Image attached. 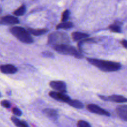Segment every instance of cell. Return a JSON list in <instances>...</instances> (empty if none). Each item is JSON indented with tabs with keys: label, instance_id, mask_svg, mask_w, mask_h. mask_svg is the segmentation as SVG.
Segmentation results:
<instances>
[{
	"label": "cell",
	"instance_id": "6da1fadb",
	"mask_svg": "<svg viewBox=\"0 0 127 127\" xmlns=\"http://www.w3.org/2000/svg\"><path fill=\"white\" fill-rule=\"evenodd\" d=\"M87 61H88L89 63L104 72L117 71L122 68V64L118 62L93 58H88Z\"/></svg>",
	"mask_w": 127,
	"mask_h": 127
},
{
	"label": "cell",
	"instance_id": "7a4b0ae2",
	"mask_svg": "<svg viewBox=\"0 0 127 127\" xmlns=\"http://www.w3.org/2000/svg\"><path fill=\"white\" fill-rule=\"evenodd\" d=\"M10 32L17 38L21 42L27 44H31L33 43V40L32 36L27 29L22 27L19 26H14L11 27L9 29Z\"/></svg>",
	"mask_w": 127,
	"mask_h": 127
},
{
	"label": "cell",
	"instance_id": "3957f363",
	"mask_svg": "<svg viewBox=\"0 0 127 127\" xmlns=\"http://www.w3.org/2000/svg\"><path fill=\"white\" fill-rule=\"evenodd\" d=\"M69 36L64 32H55L48 36V44L52 47L58 45L69 44Z\"/></svg>",
	"mask_w": 127,
	"mask_h": 127
},
{
	"label": "cell",
	"instance_id": "277c9868",
	"mask_svg": "<svg viewBox=\"0 0 127 127\" xmlns=\"http://www.w3.org/2000/svg\"><path fill=\"white\" fill-rule=\"evenodd\" d=\"M53 50L60 54L65 55L73 56L76 58H81L83 55L81 52H78L74 47L69 45V44H61L53 46Z\"/></svg>",
	"mask_w": 127,
	"mask_h": 127
},
{
	"label": "cell",
	"instance_id": "5b68a950",
	"mask_svg": "<svg viewBox=\"0 0 127 127\" xmlns=\"http://www.w3.org/2000/svg\"><path fill=\"white\" fill-rule=\"evenodd\" d=\"M87 109H88V110L89 112H91V113H93V114H95L100 115H104V116L107 117L110 116V114L109 112L107 111L105 109L101 108L99 105H95V104H89L87 106Z\"/></svg>",
	"mask_w": 127,
	"mask_h": 127
},
{
	"label": "cell",
	"instance_id": "8992f818",
	"mask_svg": "<svg viewBox=\"0 0 127 127\" xmlns=\"http://www.w3.org/2000/svg\"><path fill=\"white\" fill-rule=\"evenodd\" d=\"M99 97L104 101L112 102L115 103H125L127 102V99L123 95H112L110 96H105V95H99Z\"/></svg>",
	"mask_w": 127,
	"mask_h": 127
},
{
	"label": "cell",
	"instance_id": "52a82bcc",
	"mask_svg": "<svg viewBox=\"0 0 127 127\" xmlns=\"http://www.w3.org/2000/svg\"><path fill=\"white\" fill-rule=\"evenodd\" d=\"M50 86L56 91L66 93L67 91L66 84L62 81H52L49 84Z\"/></svg>",
	"mask_w": 127,
	"mask_h": 127
},
{
	"label": "cell",
	"instance_id": "ba28073f",
	"mask_svg": "<svg viewBox=\"0 0 127 127\" xmlns=\"http://www.w3.org/2000/svg\"><path fill=\"white\" fill-rule=\"evenodd\" d=\"M49 95L53 99L58 101L66 103L70 99L68 95L65 94V93H60L58 91H51L50 92Z\"/></svg>",
	"mask_w": 127,
	"mask_h": 127
},
{
	"label": "cell",
	"instance_id": "9c48e42d",
	"mask_svg": "<svg viewBox=\"0 0 127 127\" xmlns=\"http://www.w3.org/2000/svg\"><path fill=\"white\" fill-rule=\"evenodd\" d=\"M19 23V20L11 15H7L0 18V24L1 25H16Z\"/></svg>",
	"mask_w": 127,
	"mask_h": 127
},
{
	"label": "cell",
	"instance_id": "30bf717a",
	"mask_svg": "<svg viewBox=\"0 0 127 127\" xmlns=\"http://www.w3.org/2000/svg\"><path fill=\"white\" fill-rule=\"evenodd\" d=\"M0 71L3 74H12L17 73V68L11 64H2L0 66Z\"/></svg>",
	"mask_w": 127,
	"mask_h": 127
},
{
	"label": "cell",
	"instance_id": "8fae6325",
	"mask_svg": "<svg viewBox=\"0 0 127 127\" xmlns=\"http://www.w3.org/2000/svg\"><path fill=\"white\" fill-rule=\"evenodd\" d=\"M117 114L119 117L125 122H127V105H120L116 109Z\"/></svg>",
	"mask_w": 127,
	"mask_h": 127
},
{
	"label": "cell",
	"instance_id": "7c38bea8",
	"mask_svg": "<svg viewBox=\"0 0 127 127\" xmlns=\"http://www.w3.org/2000/svg\"><path fill=\"white\" fill-rule=\"evenodd\" d=\"M43 113L47 117L56 120L58 119V112L53 109H45L43 110Z\"/></svg>",
	"mask_w": 127,
	"mask_h": 127
},
{
	"label": "cell",
	"instance_id": "4fadbf2b",
	"mask_svg": "<svg viewBox=\"0 0 127 127\" xmlns=\"http://www.w3.org/2000/svg\"><path fill=\"white\" fill-rule=\"evenodd\" d=\"M89 37V35L88 33H83L80 32H74L72 33V38L74 41H79L81 40L84 39Z\"/></svg>",
	"mask_w": 127,
	"mask_h": 127
},
{
	"label": "cell",
	"instance_id": "5bb4252c",
	"mask_svg": "<svg viewBox=\"0 0 127 127\" xmlns=\"http://www.w3.org/2000/svg\"><path fill=\"white\" fill-rule=\"evenodd\" d=\"M27 30L29 32L30 34H32L34 36L42 35L45 34L48 32V30L43 29H33L28 28Z\"/></svg>",
	"mask_w": 127,
	"mask_h": 127
},
{
	"label": "cell",
	"instance_id": "9a60e30c",
	"mask_svg": "<svg viewBox=\"0 0 127 127\" xmlns=\"http://www.w3.org/2000/svg\"><path fill=\"white\" fill-rule=\"evenodd\" d=\"M67 104H69L70 106L76 108V109H81L84 108V104L81 102V101L78 100H72V99H69L68 102Z\"/></svg>",
	"mask_w": 127,
	"mask_h": 127
},
{
	"label": "cell",
	"instance_id": "2e32d148",
	"mask_svg": "<svg viewBox=\"0 0 127 127\" xmlns=\"http://www.w3.org/2000/svg\"><path fill=\"white\" fill-rule=\"evenodd\" d=\"M74 26L73 24L71 22H62V23L59 24L57 26L56 28L57 29H69Z\"/></svg>",
	"mask_w": 127,
	"mask_h": 127
},
{
	"label": "cell",
	"instance_id": "e0dca14e",
	"mask_svg": "<svg viewBox=\"0 0 127 127\" xmlns=\"http://www.w3.org/2000/svg\"><path fill=\"white\" fill-rule=\"evenodd\" d=\"M11 120L12 122L16 125V127H27L29 126L28 124L24 121H22L20 120L19 119H17V117H11Z\"/></svg>",
	"mask_w": 127,
	"mask_h": 127
},
{
	"label": "cell",
	"instance_id": "ac0fdd59",
	"mask_svg": "<svg viewBox=\"0 0 127 127\" xmlns=\"http://www.w3.org/2000/svg\"><path fill=\"white\" fill-rule=\"evenodd\" d=\"M26 12V7L25 5H22L13 12L14 14L16 16H22L25 14Z\"/></svg>",
	"mask_w": 127,
	"mask_h": 127
},
{
	"label": "cell",
	"instance_id": "d6986e66",
	"mask_svg": "<svg viewBox=\"0 0 127 127\" xmlns=\"http://www.w3.org/2000/svg\"><path fill=\"white\" fill-rule=\"evenodd\" d=\"M109 29L111 32H115V33H121L122 32L121 27L117 24L110 25L109 27Z\"/></svg>",
	"mask_w": 127,
	"mask_h": 127
},
{
	"label": "cell",
	"instance_id": "ffe728a7",
	"mask_svg": "<svg viewBox=\"0 0 127 127\" xmlns=\"http://www.w3.org/2000/svg\"><path fill=\"white\" fill-rule=\"evenodd\" d=\"M69 16H70V11L68 9L65 10V11L62 13V22H66V21H68V20L69 19Z\"/></svg>",
	"mask_w": 127,
	"mask_h": 127
},
{
	"label": "cell",
	"instance_id": "44dd1931",
	"mask_svg": "<svg viewBox=\"0 0 127 127\" xmlns=\"http://www.w3.org/2000/svg\"><path fill=\"white\" fill-rule=\"evenodd\" d=\"M77 126L79 127H91V125L87 122L84 120H79L77 124Z\"/></svg>",
	"mask_w": 127,
	"mask_h": 127
},
{
	"label": "cell",
	"instance_id": "7402d4cb",
	"mask_svg": "<svg viewBox=\"0 0 127 127\" xmlns=\"http://www.w3.org/2000/svg\"><path fill=\"white\" fill-rule=\"evenodd\" d=\"M1 105L3 107L6 108V109H9L11 107V104L10 103L9 101L7 100H3L1 102Z\"/></svg>",
	"mask_w": 127,
	"mask_h": 127
},
{
	"label": "cell",
	"instance_id": "603a6c76",
	"mask_svg": "<svg viewBox=\"0 0 127 127\" xmlns=\"http://www.w3.org/2000/svg\"><path fill=\"white\" fill-rule=\"evenodd\" d=\"M12 112L13 114H14L17 117H21L22 115V112L19 108L17 107H13L12 109Z\"/></svg>",
	"mask_w": 127,
	"mask_h": 127
},
{
	"label": "cell",
	"instance_id": "cb8c5ba5",
	"mask_svg": "<svg viewBox=\"0 0 127 127\" xmlns=\"http://www.w3.org/2000/svg\"><path fill=\"white\" fill-rule=\"evenodd\" d=\"M42 54L43 57H46V58H53V57H54L53 53L50 52H48V51H45V52H42Z\"/></svg>",
	"mask_w": 127,
	"mask_h": 127
},
{
	"label": "cell",
	"instance_id": "d4e9b609",
	"mask_svg": "<svg viewBox=\"0 0 127 127\" xmlns=\"http://www.w3.org/2000/svg\"><path fill=\"white\" fill-rule=\"evenodd\" d=\"M122 45L124 46V48H127V42L126 40H123L122 41Z\"/></svg>",
	"mask_w": 127,
	"mask_h": 127
},
{
	"label": "cell",
	"instance_id": "484cf974",
	"mask_svg": "<svg viewBox=\"0 0 127 127\" xmlns=\"http://www.w3.org/2000/svg\"><path fill=\"white\" fill-rule=\"evenodd\" d=\"M1 12H2V8H1V7L0 6V14L1 13Z\"/></svg>",
	"mask_w": 127,
	"mask_h": 127
},
{
	"label": "cell",
	"instance_id": "4316f807",
	"mask_svg": "<svg viewBox=\"0 0 127 127\" xmlns=\"http://www.w3.org/2000/svg\"><path fill=\"white\" fill-rule=\"evenodd\" d=\"M0 97H1V94H0Z\"/></svg>",
	"mask_w": 127,
	"mask_h": 127
}]
</instances>
